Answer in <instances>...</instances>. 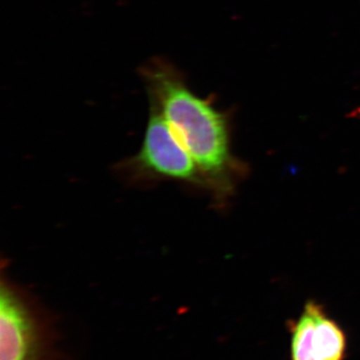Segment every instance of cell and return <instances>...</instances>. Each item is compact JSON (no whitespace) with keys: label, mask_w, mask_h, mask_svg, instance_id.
<instances>
[{"label":"cell","mask_w":360,"mask_h":360,"mask_svg":"<svg viewBox=\"0 0 360 360\" xmlns=\"http://www.w3.org/2000/svg\"><path fill=\"white\" fill-rule=\"evenodd\" d=\"M347 340L340 324L321 304L305 303L290 329V360H345Z\"/></svg>","instance_id":"4"},{"label":"cell","mask_w":360,"mask_h":360,"mask_svg":"<svg viewBox=\"0 0 360 360\" xmlns=\"http://www.w3.org/2000/svg\"><path fill=\"white\" fill-rule=\"evenodd\" d=\"M49 315L25 290L2 277L0 360H68Z\"/></svg>","instance_id":"2"},{"label":"cell","mask_w":360,"mask_h":360,"mask_svg":"<svg viewBox=\"0 0 360 360\" xmlns=\"http://www.w3.org/2000/svg\"><path fill=\"white\" fill-rule=\"evenodd\" d=\"M151 108L163 116L195 161L206 186L226 188L232 158L224 115L194 94L167 65L148 71Z\"/></svg>","instance_id":"1"},{"label":"cell","mask_w":360,"mask_h":360,"mask_svg":"<svg viewBox=\"0 0 360 360\" xmlns=\"http://www.w3.org/2000/svg\"><path fill=\"white\" fill-rule=\"evenodd\" d=\"M130 179L141 181L175 180L206 186L193 156L177 139L167 120L151 108L143 142L139 153L122 165Z\"/></svg>","instance_id":"3"}]
</instances>
